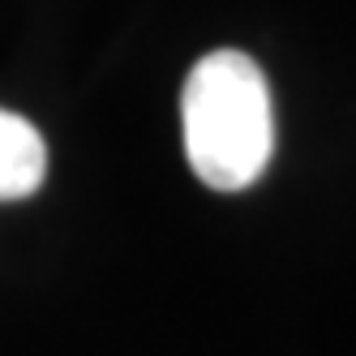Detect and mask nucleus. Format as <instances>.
Here are the masks:
<instances>
[{
    "label": "nucleus",
    "mask_w": 356,
    "mask_h": 356,
    "mask_svg": "<svg viewBox=\"0 0 356 356\" xmlns=\"http://www.w3.org/2000/svg\"><path fill=\"white\" fill-rule=\"evenodd\" d=\"M47 146L31 120L0 108V202L31 197L43 185Z\"/></svg>",
    "instance_id": "2"
},
{
    "label": "nucleus",
    "mask_w": 356,
    "mask_h": 356,
    "mask_svg": "<svg viewBox=\"0 0 356 356\" xmlns=\"http://www.w3.org/2000/svg\"><path fill=\"white\" fill-rule=\"evenodd\" d=\"M185 155L202 185L219 193L249 189L275 155V112L262 69L245 52L202 56L181 95Z\"/></svg>",
    "instance_id": "1"
}]
</instances>
